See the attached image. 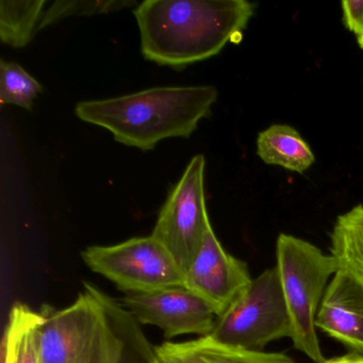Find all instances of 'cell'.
Wrapping results in <instances>:
<instances>
[{
	"label": "cell",
	"instance_id": "6da1fadb",
	"mask_svg": "<svg viewBox=\"0 0 363 363\" xmlns=\"http://www.w3.org/2000/svg\"><path fill=\"white\" fill-rule=\"evenodd\" d=\"M254 11L246 0H145L133 14L144 58L182 69L240 41Z\"/></svg>",
	"mask_w": 363,
	"mask_h": 363
},
{
	"label": "cell",
	"instance_id": "7a4b0ae2",
	"mask_svg": "<svg viewBox=\"0 0 363 363\" xmlns=\"http://www.w3.org/2000/svg\"><path fill=\"white\" fill-rule=\"evenodd\" d=\"M218 99L212 86H160L116 99L82 101L76 116L107 129L118 143L152 150L162 140L189 138Z\"/></svg>",
	"mask_w": 363,
	"mask_h": 363
},
{
	"label": "cell",
	"instance_id": "3957f363",
	"mask_svg": "<svg viewBox=\"0 0 363 363\" xmlns=\"http://www.w3.org/2000/svg\"><path fill=\"white\" fill-rule=\"evenodd\" d=\"M276 269L288 307L293 345L315 363L325 359L316 333V315L327 282L337 272L331 255L294 235L281 233L276 244Z\"/></svg>",
	"mask_w": 363,
	"mask_h": 363
},
{
	"label": "cell",
	"instance_id": "277c9868",
	"mask_svg": "<svg viewBox=\"0 0 363 363\" xmlns=\"http://www.w3.org/2000/svg\"><path fill=\"white\" fill-rule=\"evenodd\" d=\"M292 335L290 315L277 269H265L216 318L211 335L227 345L262 350L267 344Z\"/></svg>",
	"mask_w": 363,
	"mask_h": 363
},
{
	"label": "cell",
	"instance_id": "5b68a950",
	"mask_svg": "<svg viewBox=\"0 0 363 363\" xmlns=\"http://www.w3.org/2000/svg\"><path fill=\"white\" fill-rule=\"evenodd\" d=\"M89 269L126 294L184 286V273L169 250L152 235L133 238L110 246H90L82 252Z\"/></svg>",
	"mask_w": 363,
	"mask_h": 363
},
{
	"label": "cell",
	"instance_id": "8992f818",
	"mask_svg": "<svg viewBox=\"0 0 363 363\" xmlns=\"http://www.w3.org/2000/svg\"><path fill=\"white\" fill-rule=\"evenodd\" d=\"M205 167L203 156L193 157L169 192L152 233L184 274L199 255L210 224L203 188Z\"/></svg>",
	"mask_w": 363,
	"mask_h": 363
},
{
	"label": "cell",
	"instance_id": "52a82bcc",
	"mask_svg": "<svg viewBox=\"0 0 363 363\" xmlns=\"http://www.w3.org/2000/svg\"><path fill=\"white\" fill-rule=\"evenodd\" d=\"M103 311L96 286L84 282L72 305L45 313L39 331L41 363L94 362Z\"/></svg>",
	"mask_w": 363,
	"mask_h": 363
},
{
	"label": "cell",
	"instance_id": "ba28073f",
	"mask_svg": "<svg viewBox=\"0 0 363 363\" xmlns=\"http://www.w3.org/2000/svg\"><path fill=\"white\" fill-rule=\"evenodd\" d=\"M121 303L140 325L161 329L165 339L184 335H210L218 318L203 299L184 286L125 294Z\"/></svg>",
	"mask_w": 363,
	"mask_h": 363
},
{
	"label": "cell",
	"instance_id": "9c48e42d",
	"mask_svg": "<svg viewBox=\"0 0 363 363\" xmlns=\"http://www.w3.org/2000/svg\"><path fill=\"white\" fill-rule=\"evenodd\" d=\"M252 281L247 264L225 250L210 223L199 255L184 274V286L218 318Z\"/></svg>",
	"mask_w": 363,
	"mask_h": 363
},
{
	"label": "cell",
	"instance_id": "30bf717a",
	"mask_svg": "<svg viewBox=\"0 0 363 363\" xmlns=\"http://www.w3.org/2000/svg\"><path fill=\"white\" fill-rule=\"evenodd\" d=\"M96 292L104 311L93 363H150L155 345L138 320L120 301L97 286Z\"/></svg>",
	"mask_w": 363,
	"mask_h": 363
},
{
	"label": "cell",
	"instance_id": "8fae6325",
	"mask_svg": "<svg viewBox=\"0 0 363 363\" xmlns=\"http://www.w3.org/2000/svg\"><path fill=\"white\" fill-rule=\"evenodd\" d=\"M316 328L363 356V288L337 271L327 286L315 320Z\"/></svg>",
	"mask_w": 363,
	"mask_h": 363
},
{
	"label": "cell",
	"instance_id": "7c38bea8",
	"mask_svg": "<svg viewBox=\"0 0 363 363\" xmlns=\"http://www.w3.org/2000/svg\"><path fill=\"white\" fill-rule=\"evenodd\" d=\"M150 363H295L282 352H265L227 345L212 335L155 345Z\"/></svg>",
	"mask_w": 363,
	"mask_h": 363
},
{
	"label": "cell",
	"instance_id": "4fadbf2b",
	"mask_svg": "<svg viewBox=\"0 0 363 363\" xmlns=\"http://www.w3.org/2000/svg\"><path fill=\"white\" fill-rule=\"evenodd\" d=\"M44 318L45 313L26 303H14L4 333L1 363H41L39 331Z\"/></svg>",
	"mask_w": 363,
	"mask_h": 363
},
{
	"label": "cell",
	"instance_id": "5bb4252c",
	"mask_svg": "<svg viewBox=\"0 0 363 363\" xmlns=\"http://www.w3.org/2000/svg\"><path fill=\"white\" fill-rule=\"evenodd\" d=\"M257 154L267 164L303 173L314 163V154L301 135L288 125H273L257 140Z\"/></svg>",
	"mask_w": 363,
	"mask_h": 363
},
{
	"label": "cell",
	"instance_id": "9a60e30c",
	"mask_svg": "<svg viewBox=\"0 0 363 363\" xmlns=\"http://www.w3.org/2000/svg\"><path fill=\"white\" fill-rule=\"evenodd\" d=\"M331 256L337 271L352 277L363 288V206L337 218L331 233Z\"/></svg>",
	"mask_w": 363,
	"mask_h": 363
},
{
	"label": "cell",
	"instance_id": "2e32d148",
	"mask_svg": "<svg viewBox=\"0 0 363 363\" xmlns=\"http://www.w3.org/2000/svg\"><path fill=\"white\" fill-rule=\"evenodd\" d=\"M45 0L0 1V39L13 48L28 45L44 14Z\"/></svg>",
	"mask_w": 363,
	"mask_h": 363
},
{
	"label": "cell",
	"instance_id": "e0dca14e",
	"mask_svg": "<svg viewBox=\"0 0 363 363\" xmlns=\"http://www.w3.org/2000/svg\"><path fill=\"white\" fill-rule=\"evenodd\" d=\"M43 91L41 84L25 71L20 65L0 62V101L7 105H16L33 110V101Z\"/></svg>",
	"mask_w": 363,
	"mask_h": 363
},
{
	"label": "cell",
	"instance_id": "ac0fdd59",
	"mask_svg": "<svg viewBox=\"0 0 363 363\" xmlns=\"http://www.w3.org/2000/svg\"><path fill=\"white\" fill-rule=\"evenodd\" d=\"M139 3L131 0H95V1H71L59 0L52 4L50 9L44 12L38 31L56 24L63 18L72 16H91L95 14L110 13L126 8L138 7Z\"/></svg>",
	"mask_w": 363,
	"mask_h": 363
},
{
	"label": "cell",
	"instance_id": "d6986e66",
	"mask_svg": "<svg viewBox=\"0 0 363 363\" xmlns=\"http://www.w3.org/2000/svg\"><path fill=\"white\" fill-rule=\"evenodd\" d=\"M345 26L357 38L363 35V0H346L342 3Z\"/></svg>",
	"mask_w": 363,
	"mask_h": 363
},
{
	"label": "cell",
	"instance_id": "ffe728a7",
	"mask_svg": "<svg viewBox=\"0 0 363 363\" xmlns=\"http://www.w3.org/2000/svg\"><path fill=\"white\" fill-rule=\"evenodd\" d=\"M323 363H363L362 354H356V352H350V354H344L341 357H335V358L325 360Z\"/></svg>",
	"mask_w": 363,
	"mask_h": 363
},
{
	"label": "cell",
	"instance_id": "44dd1931",
	"mask_svg": "<svg viewBox=\"0 0 363 363\" xmlns=\"http://www.w3.org/2000/svg\"><path fill=\"white\" fill-rule=\"evenodd\" d=\"M357 40H358L359 46H360V48H362V50H363V35H361V37L357 38Z\"/></svg>",
	"mask_w": 363,
	"mask_h": 363
}]
</instances>
